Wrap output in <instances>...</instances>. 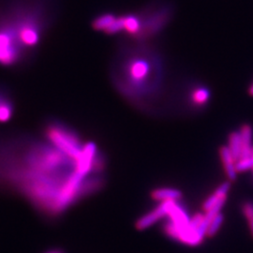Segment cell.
Wrapping results in <instances>:
<instances>
[{
    "label": "cell",
    "mask_w": 253,
    "mask_h": 253,
    "mask_svg": "<svg viewBox=\"0 0 253 253\" xmlns=\"http://www.w3.org/2000/svg\"><path fill=\"white\" fill-rule=\"evenodd\" d=\"M219 157L221 163L223 164V168L226 173L227 177L230 181L235 180L236 178V169H235V160L231 153L228 146H222L219 149Z\"/></svg>",
    "instance_id": "7"
},
{
    "label": "cell",
    "mask_w": 253,
    "mask_h": 253,
    "mask_svg": "<svg viewBox=\"0 0 253 253\" xmlns=\"http://www.w3.org/2000/svg\"><path fill=\"white\" fill-rule=\"evenodd\" d=\"M252 156H253V155H252Z\"/></svg>",
    "instance_id": "18"
},
{
    "label": "cell",
    "mask_w": 253,
    "mask_h": 253,
    "mask_svg": "<svg viewBox=\"0 0 253 253\" xmlns=\"http://www.w3.org/2000/svg\"><path fill=\"white\" fill-rule=\"evenodd\" d=\"M241 209H242L243 215L248 221V226L253 237V202L246 201L242 204Z\"/></svg>",
    "instance_id": "13"
},
{
    "label": "cell",
    "mask_w": 253,
    "mask_h": 253,
    "mask_svg": "<svg viewBox=\"0 0 253 253\" xmlns=\"http://www.w3.org/2000/svg\"><path fill=\"white\" fill-rule=\"evenodd\" d=\"M110 67L116 87L129 100L148 99L163 88L165 58L152 42L122 40L114 53Z\"/></svg>",
    "instance_id": "2"
},
{
    "label": "cell",
    "mask_w": 253,
    "mask_h": 253,
    "mask_svg": "<svg viewBox=\"0 0 253 253\" xmlns=\"http://www.w3.org/2000/svg\"></svg>",
    "instance_id": "19"
},
{
    "label": "cell",
    "mask_w": 253,
    "mask_h": 253,
    "mask_svg": "<svg viewBox=\"0 0 253 253\" xmlns=\"http://www.w3.org/2000/svg\"><path fill=\"white\" fill-rule=\"evenodd\" d=\"M13 103L9 93L0 87V122H7L12 117Z\"/></svg>",
    "instance_id": "9"
},
{
    "label": "cell",
    "mask_w": 253,
    "mask_h": 253,
    "mask_svg": "<svg viewBox=\"0 0 253 253\" xmlns=\"http://www.w3.org/2000/svg\"><path fill=\"white\" fill-rule=\"evenodd\" d=\"M173 203L172 201L163 202L160 203V205L155 208L152 211L148 212L147 214L140 217L136 222V228L138 230H145L150 226H152L154 223H156L158 220H160L162 217L168 216L169 210Z\"/></svg>",
    "instance_id": "5"
},
{
    "label": "cell",
    "mask_w": 253,
    "mask_h": 253,
    "mask_svg": "<svg viewBox=\"0 0 253 253\" xmlns=\"http://www.w3.org/2000/svg\"><path fill=\"white\" fill-rule=\"evenodd\" d=\"M228 148L230 149L235 162L238 161L241 158L242 141H241V136H240L239 131H234L229 135Z\"/></svg>",
    "instance_id": "12"
},
{
    "label": "cell",
    "mask_w": 253,
    "mask_h": 253,
    "mask_svg": "<svg viewBox=\"0 0 253 253\" xmlns=\"http://www.w3.org/2000/svg\"><path fill=\"white\" fill-rule=\"evenodd\" d=\"M210 91L208 86L202 84H195L189 91V100L195 107H204L210 100Z\"/></svg>",
    "instance_id": "6"
},
{
    "label": "cell",
    "mask_w": 253,
    "mask_h": 253,
    "mask_svg": "<svg viewBox=\"0 0 253 253\" xmlns=\"http://www.w3.org/2000/svg\"><path fill=\"white\" fill-rule=\"evenodd\" d=\"M152 199L163 203V202H177L182 197V192L180 190L176 189H171V188H161L156 189L151 192Z\"/></svg>",
    "instance_id": "10"
},
{
    "label": "cell",
    "mask_w": 253,
    "mask_h": 253,
    "mask_svg": "<svg viewBox=\"0 0 253 253\" xmlns=\"http://www.w3.org/2000/svg\"><path fill=\"white\" fill-rule=\"evenodd\" d=\"M174 7L169 0H154L135 11L126 13L104 12L93 19L94 30L123 40L152 42L172 22Z\"/></svg>",
    "instance_id": "3"
},
{
    "label": "cell",
    "mask_w": 253,
    "mask_h": 253,
    "mask_svg": "<svg viewBox=\"0 0 253 253\" xmlns=\"http://www.w3.org/2000/svg\"><path fill=\"white\" fill-rule=\"evenodd\" d=\"M239 133L242 141V153L241 158H248L253 155V127L249 124L241 126Z\"/></svg>",
    "instance_id": "11"
},
{
    "label": "cell",
    "mask_w": 253,
    "mask_h": 253,
    "mask_svg": "<svg viewBox=\"0 0 253 253\" xmlns=\"http://www.w3.org/2000/svg\"><path fill=\"white\" fill-rule=\"evenodd\" d=\"M248 92H249V94H250V96H252L253 97V82L251 84V85L249 86V89H248Z\"/></svg>",
    "instance_id": "16"
},
{
    "label": "cell",
    "mask_w": 253,
    "mask_h": 253,
    "mask_svg": "<svg viewBox=\"0 0 253 253\" xmlns=\"http://www.w3.org/2000/svg\"><path fill=\"white\" fill-rule=\"evenodd\" d=\"M45 135L49 142L65 155L77 161L81 155L84 145L73 130L63 125L54 123L47 126Z\"/></svg>",
    "instance_id": "4"
},
{
    "label": "cell",
    "mask_w": 253,
    "mask_h": 253,
    "mask_svg": "<svg viewBox=\"0 0 253 253\" xmlns=\"http://www.w3.org/2000/svg\"><path fill=\"white\" fill-rule=\"evenodd\" d=\"M235 169L237 172H243L253 169V156L248 158H242L236 161Z\"/></svg>",
    "instance_id": "15"
},
{
    "label": "cell",
    "mask_w": 253,
    "mask_h": 253,
    "mask_svg": "<svg viewBox=\"0 0 253 253\" xmlns=\"http://www.w3.org/2000/svg\"><path fill=\"white\" fill-rule=\"evenodd\" d=\"M58 14V0H0V67L32 60Z\"/></svg>",
    "instance_id": "1"
},
{
    "label": "cell",
    "mask_w": 253,
    "mask_h": 253,
    "mask_svg": "<svg viewBox=\"0 0 253 253\" xmlns=\"http://www.w3.org/2000/svg\"><path fill=\"white\" fill-rule=\"evenodd\" d=\"M230 190V183L224 182L221 185H219L208 199L206 200L203 204V210L205 212H208L211 208H214L218 202L222 199H226L228 196V192Z\"/></svg>",
    "instance_id": "8"
},
{
    "label": "cell",
    "mask_w": 253,
    "mask_h": 253,
    "mask_svg": "<svg viewBox=\"0 0 253 253\" xmlns=\"http://www.w3.org/2000/svg\"><path fill=\"white\" fill-rule=\"evenodd\" d=\"M44 253H64V252L61 250H51V251H48Z\"/></svg>",
    "instance_id": "17"
},
{
    "label": "cell",
    "mask_w": 253,
    "mask_h": 253,
    "mask_svg": "<svg viewBox=\"0 0 253 253\" xmlns=\"http://www.w3.org/2000/svg\"><path fill=\"white\" fill-rule=\"evenodd\" d=\"M223 220H224V216L221 214V212L218 213L217 216H215V217L211 220V222H210V224L208 226L207 236L212 237V236L216 235L217 232L219 231L221 225H222Z\"/></svg>",
    "instance_id": "14"
}]
</instances>
